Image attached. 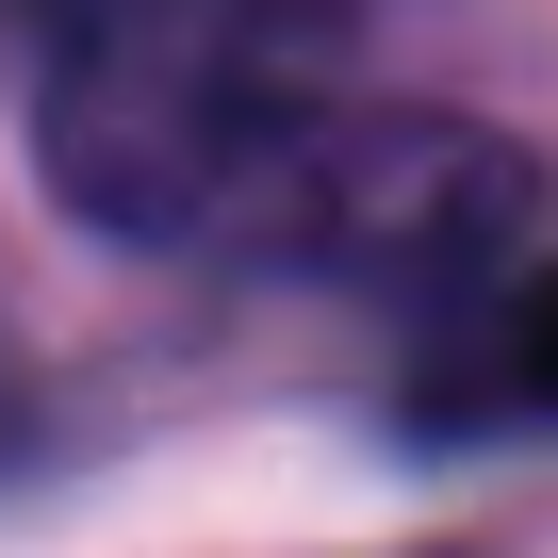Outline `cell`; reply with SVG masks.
<instances>
[{
    "label": "cell",
    "mask_w": 558,
    "mask_h": 558,
    "mask_svg": "<svg viewBox=\"0 0 558 558\" xmlns=\"http://www.w3.org/2000/svg\"><path fill=\"white\" fill-rule=\"evenodd\" d=\"M509 395H542V411H558V279L509 313Z\"/></svg>",
    "instance_id": "obj_1"
}]
</instances>
